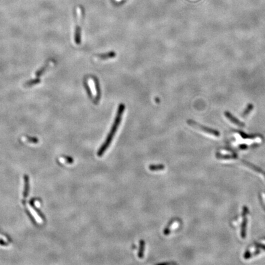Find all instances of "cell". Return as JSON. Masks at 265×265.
<instances>
[{"mask_svg": "<svg viewBox=\"0 0 265 265\" xmlns=\"http://www.w3.org/2000/svg\"><path fill=\"white\" fill-rule=\"evenodd\" d=\"M125 106L123 104H120L118 107L117 114L116 116V119L114 120V122L110 129L109 133L107 135L104 142L103 144V145L100 147V149L98 150L97 155L100 157H102L104 154L106 150L109 148V146L111 144L113 139H114V137L116 133V132L119 128V126L120 124V122L122 121V116L123 115L124 111H125Z\"/></svg>", "mask_w": 265, "mask_h": 265, "instance_id": "obj_1", "label": "cell"}, {"mask_svg": "<svg viewBox=\"0 0 265 265\" xmlns=\"http://www.w3.org/2000/svg\"><path fill=\"white\" fill-rule=\"evenodd\" d=\"M265 252V239L261 240L259 242L251 246L244 254V258L249 260L254 258L257 256Z\"/></svg>", "mask_w": 265, "mask_h": 265, "instance_id": "obj_2", "label": "cell"}, {"mask_svg": "<svg viewBox=\"0 0 265 265\" xmlns=\"http://www.w3.org/2000/svg\"><path fill=\"white\" fill-rule=\"evenodd\" d=\"M86 88L88 93H89V94L92 96V97L96 101H98L100 99V93L99 85L97 80L93 77H90L89 79H88Z\"/></svg>", "mask_w": 265, "mask_h": 265, "instance_id": "obj_3", "label": "cell"}, {"mask_svg": "<svg viewBox=\"0 0 265 265\" xmlns=\"http://www.w3.org/2000/svg\"><path fill=\"white\" fill-rule=\"evenodd\" d=\"M187 123L190 126L193 127L194 128L200 130L201 131H203V132H204V133H206V134H207L208 135L216 137V138H218V137H219L220 136V134L219 131H217L215 129L210 128L209 127L203 126V125L200 124L199 123H198V122H195V121H194L193 120H188L187 121Z\"/></svg>", "mask_w": 265, "mask_h": 265, "instance_id": "obj_4", "label": "cell"}, {"mask_svg": "<svg viewBox=\"0 0 265 265\" xmlns=\"http://www.w3.org/2000/svg\"><path fill=\"white\" fill-rule=\"evenodd\" d=\"M216 156L218 160L225 162H233L237 160L236 153L226 149L220 150L217 153Z\"/></svg>", "mask_w": 265, "mask_h": 265, "instance_id": "obj_5", "label": "cell"}, {"mask_svg": "<svg viewBox=\"0 0 265 265\" xmlns=\"http://www.w3.org/2000/svg\"><path fill=\"white\" fill-rule=\"evenodd\" d=\"M77 25L76 27V30L74 33V41L77 44H79L81 41V27L80 24L82 20L83 17V11L81 7H79L77 9Z\"/></svg>", "mask_w": 265, "mask_h": 265, "instance_id": "obj_6", "label": "cell"}, {"mask_svg": "<svg viewBox=\"0 0 265 265\" xmlns=\"http://www.w3.org/2000/svg\"><path fill=\"white\" fill-rule=\"evenodd\" d=\"M248 209L247 207H244L242 210L241 224H240V236L242 239H245L246 237V227L247 222Z\"/></svg>", "mask_w": 265, "mask_h": 265, "instance_id": "obj_7", "label": "cell"}, {"mask_svg": "<svg viewBox=\"0 0 265 265\" xmlns=\"http://www.w3.org/2000/svg\"><path fill=\"white\" fill-rule=\"evenodd\" d=\"M224 115L227 118V119H228L233 124H234V125H237V126H238L239 127H244V126H245L244 123H243L241 121H240L239 120H238L236 117H235L234 116H233L230 112L225 111L224 113Z\"/></svg>", "mask_w": 265, "mask_h": 265, "instance_id": "obj_8", "label": "cell"}, {"mask_svg": "<svg viewBox=\"0 0 265 265\" xmlns=\"http://www.w3.org/2000/svg\"><path fill=\"white\" fill-rule=\"evenodd\" d=\"M244 165L246 166L247 168H249V169H250L252 171L256 172L257 174H258V175H261V178H263V179H265V172L263 171L261 169L258 168L257 167H256V166L252 165V164H250V163H247V162H244Z\"/></svg>", "mask_w": 265, "mask_h": 265, "instance_id": "obj_9", "label": "cell"}, {"mask_svg": "<svg viewBox=\"0 0 265 265\" xmlns=\"http://www.w3.org/2000/svg\"><path fill=\"white\" fill-rule=\"evenodd\" d=\"M49 65H50V62H48L45 65L43 66L42 68H41L38 71H36V73L35 74L36 76L37 77H40L46 71V70L48 69V67L49 66Z\"/></svg>", "mask_w": 265, "mask_h": 265, "instance_id": "obj_10", "label": "cell"}, {"mask_svg": "<svg viewBox=\"0 0 265 265\" xmlns=\"http://www.w3.org/2000/svg\"><path fill=\"white\" fill-rule=\"evenodd\" d=\"M253 109H254V105L252 103L248 104V105L247 106L246 108L245 109V110H244V112H243V113L242 114V117L243 118H246L252 111Z\"/></svg>", "mask_w": 265, "mask_h": 265, "instance_id": "obj_11", "label": "cell"}, {"mask_svg": "<svg viewBox=\"0 0 265 265\" xmlns=\"http://www.w3.org/2000/svg\"><path fill=\"white\" fill-rule=\"evenodd\" d=\"M41 82V79H39V77H37L36 79H33L31 80H30L27 82H26L24 83V87H31L32 86H34L35 85L38 84Z\"/></svg>", "mask_w": 265, "mask_h": 265, "instance_id": "obj_12", "label": "cell"}, {"mask_svg": "<svg viewBox=\"0 0 265 265\" xmlns=\"http://www.w3.org/2000/svg\"><path fill=\"white\" fill-rule=\"evenodd\" d=\"M115 56H116V54L114 52H110L107 53V54L99 55L98 56V57L101 60H106V59L114 58Z\"/></svg>", "mask_w": 265, "mask_h": 265, "instance_id": "obj_13", "label": "cell"}, {"mask_svg": "<svg viewBox=\"0 0 265 265\" xmlns=\"http://www.w3.org/2000/svg\"><path fill=\"white\" fill-rule=\"evenodd\" d=\"M145 250V242L143 240H141L139 245V250L138 252V257L139 258L144 257V252Z\"/></svg>", "mask_w": 265, "mask_h": 265, "instance_id": "obj_14", "label": "cell"}, {"mask_svg": "<svg viewBox=\"0 0 265 265\" xmlns=\"http://www.w3.org/2000/svg\"><path fill=\"white\" fill-rule=\"evenodd\" d=\"M165 169V166L163 165H152L149 166V169L152 171H161Z\"/></svg>", "mask_w": 265, "mask_h": 265, "instance_id": "obj_15", "label": "cell"}, {"mask_svg": "<svg viewBox=\"0 0 265 265\" xmlns=\"http://www.w3.org/2000/svg\"><path fill=\"white\" fill-rule=\"evenodd\" d=\"M26 138H27V139L28 140V141H29V142H31L32 143H37V142L38 141V139L36 138H31V137H28V136H27Z\"/></svg>", "mask_w": 265, "mask_h": 265, "instance_id": "obj_16", "label": "cell"}, {"mask_svg": "<svg viewBox=\"0 0 265 265\" xmlns=\"http://www.w3.org/2000/svg\"><path fill=\"white\" fill-rule=\"evenodd\" d=\"M261 196V201H262V203H263V205L265 206V193H262Z\"/></svg>", "mask_w": 265, "mask_h": 265, "instance_id": "obj_17", "label": "cell"}, {"mask_svg": "<svg viewBox=\"0 0 265 265\" xmlns=\"http://www.w3.org/2000/svg\"><path fill=\"white\" fill-rule=\"evenodd\" d=\"M116 1H117V2H122V1H123V0H116Z\"/></svg>", "mask_w": 265, "mask_h": 265, "instance_id": "obj_18", "label": "cell"}]
</instances>
